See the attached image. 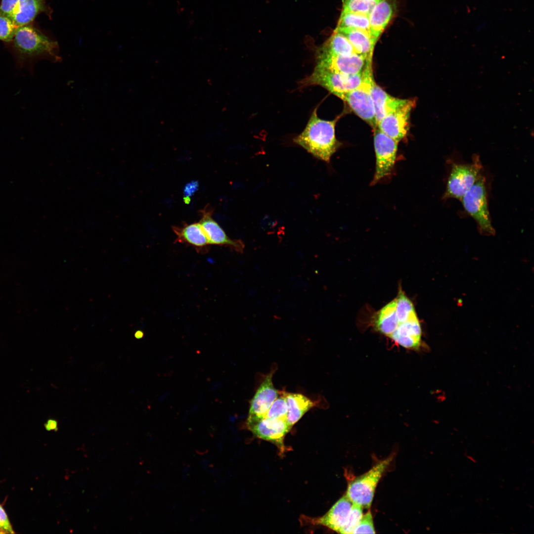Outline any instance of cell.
Masks as SVG:
<instances>
[{
  "mask_svg": "<svg viewBox=\"0 0 534 534\" xmlns=\"http://www.w3.org/2000/svg\"><path fill=\"white\" fill-rule=\"evenodd\" d=\"M19 0H1L0 4V15L11 20L16 12Z\"/></svg>",
  "mask_w": 534,
  "mask_h": 534,
  "instance_id": "83f0119b",
  "label": "cell"
},
{
  "mask_svg": "<svg viewBox=\"0 0 534 534\" xmlns=\"http://www.w3.org/2000/svg\"><path fill=\"white\" fill-rule=\"evenodd\" d=\"M363 81L362 71L347 75L315 66L312 73L303 79L301 84L302 87L320 86L341 99L345 93L359 87Z\"/></svg>",
  "mask_w": 534,
  "mask_h": 534,
  "instance_id": "5b68a950",
  "label": "cell"
},
{
  "mask_svg": "<svg viewBox=\"0 0 534 534\" xmlns=\"http://www.w3.org/2000/svg\"><path fill=\"white\" fill-rule=\"evenodd\" d=\"M379 0H343L341 14L356 13L368 15Z\"/></svg>",
  "mask_w": 534,
  "mask_h": 534,
  "instance_id": "603a6c76",
  "label": "cell"
},
{
  "mask_svg": "<svg viewBox=\"0 0 534 534\" xmlns=\"http://www.w3.org/2000/svg\"><path fill=\"white\" fill-rule=\"evenodd\" d=\"M363 508L360 505L353 503L348 521L339 533L343 534H353L363 514Z\"/></svg>",
  "mask_w": 534,
  "mask_h": 534,
  "instance_id": "cb8c5ba5",
  "label": "cell"
},
{
  "mask_svg": "<svg viewBox=\"0 0 534 534\" xmlns=\"http://www.w3.org/2000/svg\"><path fill=\"white\" fill-rule=\"evenodd\" d=\"M343 34L350 42L355 51L366 57H372L377 41L370 33L357 29H335Z\"/></svg>",
  "mask_w": 534,
  "mask_h": 534,
  "instance_id": "ffe728a7",
  "label": "cell"
},
{
  "mask_svg": "<svg viewBox=\"0 0 534 534\" xmlns=\"http://www.w3.org/2000/svg\"><path fill=\"white\" fill-rule=\"evenodd\" d=\"M337 120H325L319 118L314 109L304 131L293 139L314 157L329 163L340 145L335 134Z\"/></svg>",
  "mask_w": 534,
  "mask_h": 534,
  "instance_id": "6da1fadb",
  "label": "cell"
},
{
  "mask_svg": "<svg viewBox=\"0 0 534 534\" xmlns=\"http://www.w3.org/2000/svg\"><path fill=\"white\" fill-rule=\"evenodd\" d=\"M44 427L47 431H55L57 429V422L54 419H48L45 423Z\"/></svg>",
  "mask_w": 534,
  "mask_h": 534,
  "instance_id": "4dcf8cb0",
  "label": "cell"
},
{
  "mask_svg": "<svg viewBox=\"0 0 534 534\" xmlns=\"http://www.w3.org/2000/svg\"><path fill=\"white\" fill-rule=\"evenodd\" d=\"M395 0H379L368 15L370 33L377 41L396 12Z\"/></svg>",
  "mask_w": 534,
  "mask_h": 534,
  "instance_id": "9a60e30c",
  "label": "cell"
},
{
  "mask_svg": "<svg viewBox=\"0 0 534 534\" xmlns=\"http://www.w3.org/2000/svg\"><path fill=\"white\" fill-rule=\"evenodd\" d=\"M271 371L265 377L250 402L248 417H265L271 404L279 395L272 382Z\"/></svg>",
  "mask_w": 534,
  "mask_h": 534,
  "instance_id": "4fadbf2b",
  "label": "cell"
},
{
  "mask_svg": "<svg viewBox=\"0 0 534 534\" xmlns=\"http://www.w3.org/2000/svg\"><path fill=\"white\" fill-rule=\"evenodd\" d=\"M393 458V455H390L377 462L365 473L348 482L345 494L353 503L369 509L377 486Z\"/></svg>",
  "mask_w": 534,
  "mask_h": 534,
  "instance_id": "7a4b0ae2",
  "label": "cell"
},
{
  "mask_svg": "<svg viewBox=\"0 0 534 534\" xmlns=\"http://www.w3.org/2000/svg\"><path fill=\"white\" fill-rule=\"evenodd\" d=\"M199 183L197 181L192 180L185 184L183 188V201L186 204L190 201V197L198 190Z\"/></svg>",
  "mask_w": 534,
  "mask_h": 534,
  "instance_id": "f546056e",
  "label": "cell"
},
{
  "mask_svg": "<svg viewBox=\"0 0 534 534\" xmlns=\"http://www.w3.org/2000/svg\"><path fill=\"white\" fill-rule=\"evenodd\" d=\"M317 50L332 55H350L356 53L347 38L343 34L335 30L330 38Z\"/></svg>",
  "mask_w": 534,
  "mask_h": 534,
  "instance_id": "44dd1931",
  "label": "cell"
},
{
  "mask_svg": "<svg viewBox=\"0 0 534 534\" xmlns=\"http://www.w3.org/2000/svg\"><path fill=\"white\" fill-rule=\"evenodd\" d=\"M214 209L206 205L199 211L202 226L210 245L228 247L233 250L242 253L245 245L240 240L232 239L226 234L221 225L213 218Z\"/></svg>",
  "mask_w": 534,
  "mask_h": 534,
  "instance_id": "7c38bea8",
  "label": "cell"
},
{
  "mask_svg": "<svg viewBox=\"0 0 534 534\" xmlns=\"http://www.w3.org/2000/svg\"><path fill=\"white\" fill-rule=\"evenodd\" d=\"M373 131L376 167L371 185L391 174L395 164L398 144L377 128Z\"/></svg>",
  "mask_w": 534,
  "mask_h": 534,
  "instance_id": "ba28073f",
  "label": "cell"
},
{
  "mask_svg": "<svg viewBox=\"0 0 534 534\" xmlns=\"http://www.w3.org/2000/svg\"><path fill=\"white\" fill-rule=\"evenodd\" d=\"M172 230L176 235L175 243L190 245L198 253H206L209 249L207 237L200 223H184L180 226H173Z\"/></svg>",
  "mask_w": 534,
  "mask_h": 534,
  "instance_id": "5bb4252c",
  "label": "cell"
},
{
  "mask_svg": "<svg viewBox=\"0 0 534 534\" xmlns=\"http://www.w3.org/2000/svg\"><path fill=\"white\" fill-rule=\"evenodd\" d=\"M0 533L15 534L8 517L2 506L0 504Z\"/></svg>",
  "mask_w": 534,
  "mask_h": 534,
  "instance_id": "f1b7e54d",
  "label": "cell"
},
{
  "mask_svg": "<svg viewBox=\"0 0 534 534\" xmlns=\"http://www.w3.org/2000/svg\"><path fill=\"white\" fill-rule=\"evenodd\" d=\"M352 505L353 502L345 494L325 514L315 519L314 523L339 533L348 521Z\"/></svg>",
  "mask_w": 534,
  "mask_h": 534,
  "instance_id": "2e32d148",
  "label": "cell"
},
{
  "mask_svg": "<svg viewBox=\"0 0 534 534\" xmlns=\"http://www.w3.org/2000/svg\"><path fill=\"white\" fill-rule=\"evenodd\" d=\"M416 104L415 99H408L403 106L382 118L377 128L398 142L407 135L412 109Z\"/></svg>",
  "mask_w": 534,
  "mask_h": 534,
  "instance_id": "8fae6325",
  "label": "cell"
},
{
  "mask_svg": "<svg viewBox=\"0 0 534 534\" xmlns=\"http://www.w3.org/2000/svg\"><path fill=\"white\" fill-rule=\"evenodd\" d=\"M483 166L478 155L474 154L472 162L453 163L451 165L443 199L460 200L483 174Z\"/></svg>",
  "mask_w": 534,
  "mask_h": 534,
  "instance_id": "8992f818",
  "label": "cell"
},
{
  "mask_svg": "<svg viewBox=\"0 0 534 534\" xmlns=\"http://www.w3.org/2000/svg\"><path fill=\"white\" fill-rule=\"evenodd\" d=\"M246 424L254 436L275 444L283 451V440L291 428L285 418L248 417Z\"/></svg>",
  "mask_w": 534,
  "mask_h": 534,
  "instance_id": "9c48e42d",
  "label": "cell"
},
{
  "mask_svg": "<svg viewBox=\"0 0 534 534\" xmlns=\"http://www.w3.org/2000/svg\"><path fill=\"white\" fill-rule=\"evenodd\" d=\"M46 0H19L17 9L11 21L17 27L28 25L41 13L51 16L52 10Z\"/></svg>",
  "mask_w": 534,
  "mask_h": 534,
  "instance_id": "ac0fdd59",
  "label": "cell"
},
{
  "mask_svg": "<svg viewBox=\"0 0 534 534\" xmlns=\"http://www.w3.org/2000/svg\"><path fill=\"white\" fill-rule=\"evenodd\" d=\"M375 530L372 515L370 510H368L365 514H363L358 524L354 530L353 534H375Z\"/></svg>",
  "mask_w": 534,
  "mask_h": 534,
  "instance_id": "4316f807",
  "label": "cell"
},
{
  "mask_svg": "<svg viewBox=\"0 0 534 534\" xmlns=\"http://www.w3.org/2000/svg\"><path fill=\"white\" fill-rule=\"evenodd\" d=\"M372 60L367 61L362 71L363 81L358 88L345 93L341 99L346 102L359 118L369 125L373 130L377 128L375 108L370 91V84L374 79Z\"/></svg>",
  "mask_w": 534,
  "mask_h": 534,
  "instance_id": "52a82bcc",
  "label": "cell"
},
{
  "mask_svg": "<svg viewBox=\"0 0 534 534\" xmlns=\"http://www.w3.org/2000/svg\"><path fill=\"white\" fill-rule=\"evenodd\" d=\"M465 212L476 222L480 232L494 235L489 210L487 181L483 174L460 200Z\"/></svg>",
  "mask_w": 534,
  "mask_h": 534,
  "instance_id": "3957f363",
  "label": "cell"
},
{
  "mask_svg": "<svg viewBox=\"0 0 534 534\" xmlns=\"http://www.w3.org/2000/svg\"><path fill=\"white\" fill-rule=\"evenodd\" d=\"M316 56V66L347 75L361 73L367 59L372 57H366L357 53L332 55L318 50Z\"/></svg>",
  "mask_w": 534,
  "mask_h": 534,
  "instance_id": "30bf717a",
  "label": "cell"
},
{
  "mask_svg": "<svg viewBox=\"0 0 534 534\" xmlns=\"http://www.w3.org/2000/svg\"><path fill=\"white\" fill-rule=\"evenodd\" d=\"M17 28L10 19L0 15V40L12 41Z\"/></svg>",
  "mask_w": 534,
  "mask_h": 534,
  "instance_id": "484cf974",
  "label": "cell"
},
{
  "mask_svg": "<svg viewBox=\"0 0 534 534\" xmlns=\"http://www.w3.org/2000/svg\"><path fill=\"white\" fill-rule=\"evenodd\" d=\"M287 404L284 396L281 391L267 410L266 417L268 418H285L287 413Z\"/></svg>",
  "mask_w": 534,
  "mask_h": 534,
  "instance_id": "d4e9b609",
  "label": "cell"
},
{
  "mask_svg": "<svg viewBox=\"0 0 534 534\" xmlns=\"http://www.w3.org/2000/svg\"><path fill=\"white\" fill-rule=\"evenodd\" d=\"M335 29H357L370 33L368 15L356 13H341Z\"/></svg>",
  "mask_w": 534,
  "mask_h": 534,
  "instance_id": "7402d4cb",
  "label": "cell"
},
{
  "mask_svg": "<svg viewBox=\"0 0 534 534\" xmlns=\"http://www.w3.org/2000/svg\"><path fill=\"white\" fill-rule=\"evenodd\" d=\"M370 91L374 106L377 124L385 116L401 107L408 100L390 95L376 84L374 79L371 82Z\"/></svg>",
  "mask_w": 534,
  "mask_h": 534,
  "instance_id": "e0dca14e",
  "label": "cell"
},
{
  "mask_svg": "<svg viewBox=\"0 0 534 534\" xmlns=\"http://www.w3.org/2000/svg\"><path fill=\"white\" fill-rule=\"evenodd\" d=\"M284 396L287 404V413L286 420L292 427L303 415L315 405V403L306 396L299 393L281 391Z\"/></svg>",
  "mask_w": 534,
  "mask_h": 534,
  "instance_id": "d6986e66",
  "label": "cell"
},
{
  "mask_svg": "<svg viewBox=\"0 0 534 534\" xmlns=\"http://www.w3.org/2000/svg\"><path fill=\"white\" fill-rule=\"evenodd\" d=\"M12 41L16 50L22 55L57 56V42L29 24L18 27Z\"/></svg>",
  "mask_w": 534,
  "mask_h": 534,
  "instance_id": "277c9868",
  "label": "cell"
}]
</instances>
